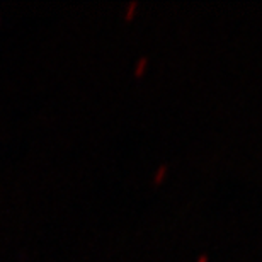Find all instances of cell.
I'll return each mask as SVG.
<instances>
[{
    "mask_svg": "<svg viewBox=\"0 0 262 262\" xmlns=\"http://www.w3.org/2000/svg\"><path fill=\"white\" fill-rule=\"evenodd\" d=\"M136 2H131L129 4V7H128V12H126V17H131V15H133V12H135V9H136Z\"/></svg>",
    "mask_w": 262,
    "mask_h": 262,
    "instance_id": "obj_3",
    "label": "cell"
},
{
    "mask_svg": "<svg viewBox=\"0 0 262 262\" xmlns=\"http://www.w3.org/2000/svg\"><path fill=\"white\" fill-rule=\"evenodd\" d=\"M165 172H167V167H165V165H164V167H160V170L157 172V176H155V181L159 182V181H162V179H164Z\"/></svg>",
    "mask_w": 262,
    "mask_h": 262,
    "instance_id": "obj_1",
    "label": "cell"
},
{
    "mask_svg": "<svg viewBox=\"0 0 262 262\" xmlns=\"http://www.w3.org/2000/svg\"><path fill=\"white\" fill-rule=\"evenodd\" d=\"M198 262H208V257H206V255H203V257H199Z\"/></svg>",
    "mask_w": 262,
    "mask_h": 262,
    "instance_id": "obj_4",
    "label": "cell"
},
{
    "mask_svg": "<svg viewBox=\"0 0 262 262\" xmlns=\"http://www.w3.org/2000/svg\"><path fill=\"white\" fill-rule=\"evenodd\" d=\"M145 63H146V58H140V60H138V63H136V73H138V75H140L141 72H143Z\"/></svg>",
    "mask_w": 262,
    "mask_h": 262,
    "instance_id": "obj_2",
    "label": "cell"
}]
</instances>
